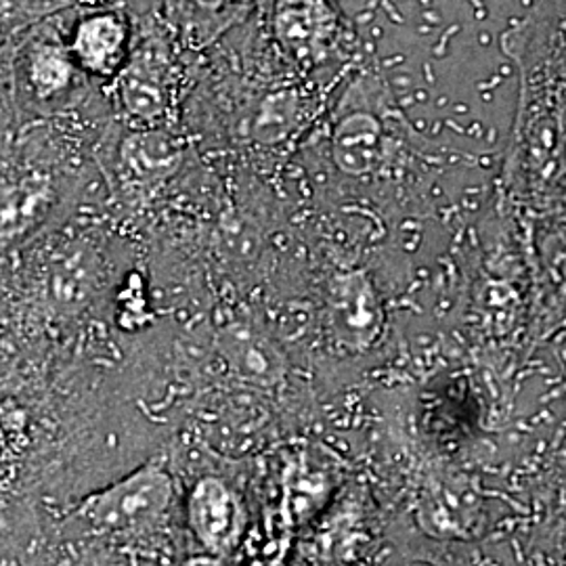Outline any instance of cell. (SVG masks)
I'll return each instance as SVG.
<instances>
[{"mask_svg": "<svg viewBox=\"0 0 566 566\" xmlns=\"http://www.w3.org/2000/svg\"><path fill=\"white\" fill-rule=\"evenodd\" d=\"M175 504V481L163 460L156 458L82 500L72 518L93 533L133 539L163 531Z\"/></svg>", "mask_w": 566, "mask_h": 566, "instance_id": "6da1fadb", "label": "cell"}, {"mask_svg": "<svg viewBox=\"0 0 566 566\" xmlns=\"http://www.w3.org/2000/svg\"><path fill=\"white\" fill-rule=\"evenodd\" d=\"M185 516L198 546L212 556H227L242 542V495L223 476L206 474L193 483L185 497Z\"/></svg>", "mask_w": 566, "mask_h": 566, "instance_id": "7a4b0ae2", "label": "cell"}, {"mask_svg": "<svg viewBox=\"0 0 566 566\" xmlns=\"http://www.w3.org/2000/svg\"><path fill=\"white\" fill-rule=\"evenodd\" d=\"M219 350L229 367L250 382L275 380L280 359L263 332L245 324L227 325L219 336Z\"/></svg>", "mask_w": 566, "mask_h": 566, "instance_id": "3957f363", "label": "cell"}, {"mask_svg": "<svg viewBox=\"0 0 566 566\" xmlns=\"http://www.w3.org/2000/svg\"><path fill=\"white\" fill-rule=\"evenodd\" d=\"M181 158V145L163 130H145L124 142V164L145 181L172 175Z\"/></svg>", "mask_w": 566, "mask_h": 566, "instance_id": "277c9868", "label": "cell"}, {"mask_svg": "<svg viewBox=\"0 0 566 566\" xmlns=\"http://www.w3.org/2000/svg\"><path fill=\"white\" fill-rule=\"evenodd\" d=\"M122 44L124 30L120 23L109 15H102L81 23L74 41V51L84 67L103 74L116 65L120 57Z\"/></svg>", "mask_w": 566, "mask_h": 566, "instance_id": "5b68a950", "label": "cell"}, {"mask_svg": "<svg viewBox=\"0 0 566 566\" xmlns=\"http://www.w3.org/2000/svg\"><path fill=\"white\" fill-rule=\"evenodd\" d=\"M51 202V187L46 182H21L0 193V238L18 235L41 221L42 212Z\"/></svg>", "mask_w": 566, "mask_h": 566, "instance_id": "8992f818", "label": "cell"}, {"mask_svg": "<svg viewBox=\"0 0 566 566\" xmlns=\"http://www.w3.org/2000/svg\"><path fill=\"white\" fill-rule=\"evenodd\" d=\"M120 97L126 112L137 120H156L164 112L163 82L145 67H133L124 74Z\"/></svg>", "mask_w": 566, "mask_h": 566, "instance_id": "52a82bcc", "label": "cell"}, {"mask_svg": "<svg viewBox=\"0 0 566 566\" xmlns=\"http://www.w3.org/2000/svg\"><path fill=\"white\" fill-rule=\"evenodd\" d=\"M72 63L61 49L44 44L34 51L30 60V82L41 97L49 99L65 93L72 84Z\"/></svg>", "mask_w": 566, "mask_h": 566, "instance_id": "ba28073f", "label": "cell"}, {"mask_svg": "<svg viewBox=\"0 0 566 566\" xmlns=\"http://www.w3.org/2000/svg\"><path fill=\"white\" fill-rule=\"evenodd\" d=\"M292 120V102L285 95H271L261 103L254 120H252V137L256 142H275L282 139Z\"/></svg>", "mask_w": 566, "mask_h": 566, "instance_id": "9c48e42d", "label": "cell"}, {"mask_svg": "<svg viewBox=\"0 0 566 566\" xmlns=\"http://www.w3.org/2000/svg\"><path fill=\"white\" fill-rule=\"evenodd\" d=\"M15 465H18V451L13 446H9V441L0 432V493L11 485L15 476Z\"/></svg>", "mask_w": 566, "mask_h": 566, "instance_id": "30bf717a", "label": "cell"}, {"mask_svg": "<svg viewBox=\"0 0 566 566\" xmlns=\"http://www.w3.org/2000/svg\"><path fill=\"white\" fill-rule=\"evenodd\" d=\"M198 2L206 7V9H217V7H221L223 0H198Z\"/></svg>", "mask_w": 566, "mask_h": 566, "instance_id": "8fae6325", "label": "cell"}]
</instances>
